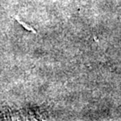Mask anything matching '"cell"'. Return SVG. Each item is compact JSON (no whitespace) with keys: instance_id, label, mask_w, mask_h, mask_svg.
<instances>
[{"instance_id":"1","label":"cell","mask_w":121,"mask_h":121,"mask_svg":"<svg viewBox=\"0 0 121 121\" xmlns=\"http://www.w3.org/2000/svg\"><path fill=\"white\" fill-rule=\"evenodd\" d=\"M17 21L20 22V23H21V24H22V25L23 26V27H24V28H25L27 30H30V31H32V32H36V31H35V30H33V29H32V28H31L30 25H27L25 22H23L22 21L19 20V19H17Z\"/></svg>"}]
</instances>
